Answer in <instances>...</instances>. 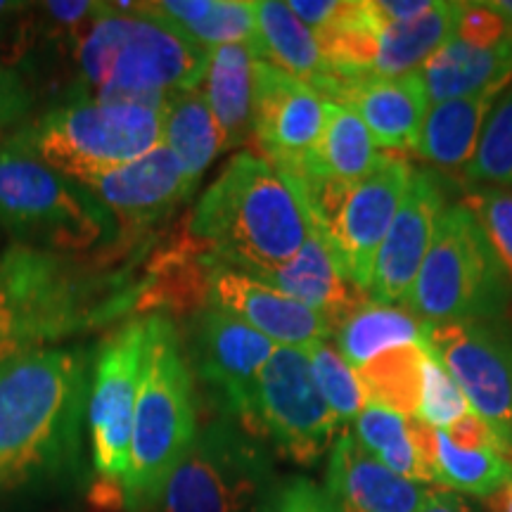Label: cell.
<instances>
[{
    "mask_svg": "<svg viewBox=\"0 0 512 512\" xmlns=\"http://www.w3.org/2000/svg\"><path fill=\"white\" fill-rule=\"evenodd\" d=\"M484 5L503 19L505 27H508V34L512 36V0H486Z\"/></svg>",
    "mask_w": 512,
    "mask_h": 512,
    "instance_id": "f6af8a7d",
    "label": "cell"
},
{
    "mask_svg": "<svg viewBox=\"0 0 512 512\" xmlns=\"http://www.w3.org/2000/svg\"><path fill=\"white\" fill-rule=\"evenodd\" d=\"M422 320L408 309L387 306L373 299L358 304L335 325V347L351 368L401 344L420 342Z\"/></svg>",
    "mask_w": 512,
    "mask_h": 512,
    "instance_id": "4dcf8cb0",
    "label": "cell"
},
{
    "mask_svg": "<svg viewBox=\"0 0 512 512\" xmlns=\"http://www.w3.org/2000/svg\"><path fill=\"white\" fill-rule=\"evenodd\" d=\"M147 344L150 316L126 320L105 339L95 358L93 394L88 401L93 463L107 486L119 489V494L131 460L133 415L143 382Z\"/></svg>",
    "mask_w": 512,
    "mask_h": 512,
    "instance_id": "4fadbf2b",
    "label": "cell"
},
{
    "mask_svg": "<svg viewBox=\"0 0 512 512\" xmlns=\"http://www.w3.org/2000/svg\"><path fill=\"white\" fill-rule=\"evenodd\" d=\"M430 105L508 86L512 81V36L494 48H477L453 36L420 67Z\"/></svg>",
    "mask_w": 512,
    "mask_h": 512,
    "instance_id": "cb8c5ba5",
    "label": "cell"
},
{
    "mask_svg": "<svg viewBox=\"0 0 512 512\" xmlns=\"http://www.w3.org/2000/svg\"><path fill=\"white\" fill-rule=\"evenodd\" d=\"M74 100L128 102L164 110L178 93L200 88L209 50L145 15L133 3H105L100 15L72 41Z\"/></svg>",
    "mask_w": 512,
    "mask_h": 512,
    "instance_id": "277c9868",
    "label": "cell"
},
{
    "mask_svg": "<svg viewBox=\"0 0 512 512\" xmlns=\"http://www.w3.org/2000/svg\"><path fill=\"white\" fill-rule=\"evenodd\" d=\"M467 411H470V406H467L458 384L453 382V377L446 373V368L441 366L437 358L427 354L425 363H422L418 418L434 427V430H448Z\"/></svg>",
    "mask_w": 512,
    "mask_h": 512,
    "instance_id": "8d00e7d4",
    "label": "cell"
},
{
    "mask_svg": "<svg viewBox=\"0 0 512 512\" xmlns=\"http://www.w3.org/2000/svg\"><path fill=\"white\" fill-rule=\"evenodd\" d=\"M27 8L29 5H24V3H5V0H0V27H3L10 17L19 15V12L27 10Z\"/></svg>",
    "mask_w": 512,
    "mask_h": 512,
    "instance_id": "bcb514c9",
    "label": "cell"
},
{
    "mask_svg": "<svg viewBox=\"0 0 512 512\" xmlns=\"http://www.w3.org/2000/svg\"><path fill=\"white\" fill-rule=\"evenodd\" d=\"M425 356L420 342L401 344L354 368L368 403L389 408L403 418H418Z\"/></svg>",
    "mask_w": 512,
    "mask_h": 512,
    "instance_id": "1f68e13d",
    "label": "cell"
},
{
    "mask_svg": "<svg viewBox=\"0 0 512 512\" xmlns=\"http://www.w3.org/2000/svg\"><path fill=\"white\" fill-rule=\"evenodd\" d=\"M508 27L494 10L484 3H463V15L458 19L456 38L477 48H494L508 38Z\"/></svg>",
    "mask_w": 512,
    "mask_h": 512,
    "instance_id": "f35d334b",
    "label": "cell"
},
{
    "mask_svg": "<svg viewBox=\"0 0 512 512\" xmlns=\"http://www.w3.org/2000/svg\"><path fill=\"white\" fill-rule=\"evenodd\" d=\"M446 207V190L439 176L430 169H415L406 197L375 256L373 285L368 292L373 302L408 304Z\"/></svg>",
    "mask_w": 512,
    "mask_h": 512,
    "instance_id": "ac0fdd59",
    "label": "cell"
},
{
    "mask_svg": "<svg viewBox=\"0 0 512 512\" xmlns=\"http://www.w3.org/2000/svg\"><path fill=\"white\" fill-rule=\"evenodd\" d=\"M287 8L302 19L313 34H318V31H323L335 19L342 3L339 0H290Z\"/></svg>",
    "mask_w": 512,
    "mask_h": 512,
    "instance_id": "7bdbcfd3",
    "label": "cell"
},
{
    "mask_svg": "<svg viewBox=\"0 0 512 512\" xmlns=\"http://www.w3.org/2000/svg\"><path fill=\"white\" fill-rule=\"evenodd\" d=\"M444 432H446V437L460 448H472V451L477 448V451L503 453V446L494 434V430H491V427L486 425V422L472 411H467L463 418L453 422V425ZM503 456H505V453H503Z\"/></svg>",
    "mask_w": 512,
    "mask_h": 512,
    "instance_id": "60d3db41",
    "label": "cell"
},
{
    "mask_svg": "<svg viewBox=\"0 0 512 512\" xmlns=\"http://www.w3.org/2000/svg\"><path fill=\"white\" fill-rule=\"evenodd\" d=\"M498 512H512V482L505 486L501 494L494 496Z\"/></svg>",
    "mask_w": 512,
    "mask_h": 512,
    "instance_id": "7dc6e473",
    "label": "cell"
},
{
    "mask_svg": "<svg viewBox=\"0 0 512 512\" xmlns=\"http://www.w3.org/2000/svg\"><path fill=\"white\" fill-rule=\"evenodd\" d=\"M204 304L230 313L275 347L309 349L335 335V320L294 302L252 275L204 256Z\"/></svg>",
    "mask_w": 512,
    "mask_h": 512,
    "instance_id": "e0dca14e",
    "label": "cell"
},
{
    "mask_svg": "<svg viewBox=\"0 0 512 512\" xmlns=\"http://www.w3.org/2000/svg\"><path fill=\"white\" fill-rule=\"evenodd\" d=\"M278 349L242 320L216 306H197L190 323L188 363L221 396L230 418L245 422L261 370Z\"/></svg>",
    "mask_w": 512,
    "mask_h": 512,
    "instance_id": "9a60e30c",
    "label": "cell"
},
{
    "mask_svg": "<svg viewBox=\"0 0 512 512\" xmlns=\"http://www.w3.org/2000/svg\"><path fill=\"white\" fill-rule=\"evenodd\" d=\"M162 133L164 110L157 107L72 100L31 121L8 145L86 183L157 150Z\"/></svg>",
    "mask_w": 512,
    "mask_h": 512,
    "instance_id": "52a82bcc",
    "label": "cell"
},
{
    "mask_svg": "<svg viewBox=\"0 0 512 512\" xmlns=\"http://www.w3.org/2000/svg\"><path fill=\"white\" fill-rule=\"evenodd\" d=\"M339 425L320 394L306 351L275 349L256 380L240 427L254 439L271 441L283 458L311 467L335 444Z\"/></svg>",
    "mask_w": 512,
    "mask_h": 512,
    "instance_id": "8fae6325",
    "label": "cell"
},
{
    "mask_svg": "<svg viewBox=\"0 0 512 512\" xmlns=\"http://www.w3.org/2000/svg\"><path fill=\"white\" fill-rule=\"evenodd\" d=\"M259 512H337V508L311 479L292 477L275 486L259 505Z\"/></svg>",
    "mask_w": 512,
    "mask_h": 512,
    "instance_id": "74e56055",
    "label": "cell"
},
{
    "mask_svg": "<svg viewBox=\"0 0 512 512\" xmlns=\"http://www.w3.org/2000/svg\"><path fill=\"white\" fill-rule=\"evenodd\" d=\"M31 110L29 88L24 86L17 69L0 62V126L17 124Z\"/></svg>",
    "mask_w": 512,
    "mask_h": 512,
    "instance_id": "ab89813d",
    "label": "cell"
},
{
    "mask_svg": "<svg viewBox=\"0 0 512 512\" xmlns=\"http://www.w3.org/2000/svg\"><path fill=\"white\" fill-rule=\"evenodd\" d=\"M330 102L349 107L366 124L380 150L387 155L413 152L418 147L430 98L420 72L403 76H351L339 79Z\"/></svg>",
    "mask_w": 512,
    "mask_h": 512,
    "instance_id": "d6986e66",
    "label": "cell"
},
{
    "mask_svg": "<svg viewBox=\"0 0 512 512\" xmlns=\"http://www.w3.org/2000/svg\"><path fill=\"white\" fill-rule=\"evenodd\" d=\"M306 223H309V235H306V242L290 264L259 275L256 280L271 285L273 290L283 292L285 297L294 299V302L323 313V316L335 320L337 325L339 320L354 311L358 304L366 302L368 297L366 292L356 290L344 278L335 256H332L323 235L313 226L309 216H306Z\"/></svg>",
    "mask_w": 512,
    "mask_h": 512,
    "instance_id": "44dd1931",
    "label": "cell"
},
{
    "mask_svg": "<svg viewBox=\"0 0 512 512\" xmlns=\"http://www.w3.org/2000/svg\"><path fill=\"white\" fill-rule=\"evenodd\" d=\"M304 351L309 356L313 377H316L320 394L328 401L330 411L335 413L339 422H354L358 413L368 406V396L363 392L356 370L344 361V356L330 342L311 344Z\"/></svg>",
    "mask_w": 512,
    "mask_h": 512,
    "instance_id": "e575fe53",
    "label": "cell"
},
{
    "mask_svg": "<svg viewBox=\"0 0 512 512\" xmlns=\"http://www.w3.org/2000/svg\"><path fill=\"white\" fill-rule=\"evenodd\" d=\"M252 133L266 159L287 176L302 174L323 138L325 98L283 69L254 60Z\"/></svg>",
    "mask_w": 512,
    "mask_h": 512,
    "instance_id": "5bb4252c",
    "label": "cell"
},
{
    "mask_svg": "<svg viewBox=\"0 0 512 512\" xmlns=\"http://www.w3.org/2000/svg\"><path fill=\"white\" fill-rule=\"evenodd\" d=\"M271 460L233 418L197 427L195 441L166 482L162 512H249L264 503Z\"/></svg>",
    "mask_w": 512,
    "mask_h": 512,
    "instance_id": "30bf717a",
    "label": "cell"
},
{
    "mask_svg": "<svg viewBox=\"0 0 512 512\" xmlns=\"http://www.w3.org/2000/svg\"><path fill=\"white\" fill-rule=\"evenodd\" d=\"M505 88L508 86H494L467 98L430 105L415 155L439 169H467L477 152L486 119Z\"/></svg>",
    "mask_w": 512,
    "mask_h": 512,
    "instance_id": "d4e9b609",
    "label": "cell"
},
{
    "mask_svg": "<svg viewBox=\"0 0 512 512\" xmlns=\"http://www.w3.org/2000/svg\"><path fill=\"white\" fill-rule=\"evenodd\" d=\"M420 344L463 392L467 406L494 430L512 460V330L501 318L425 323Z\"/></svg>",
    "mask_w": 512,
    "mask_h": 512,
    "instance_id": "7c38bea8",
    "label": "cell"
},
{
    "mask_svg": "<svg viewBox=\"0 0 512 512\" xmlns=\"http://www.w3.org/2000/svg\"><path fill=\"white\" fill-rule=\"evenodd\" d=\"M465 178L470 183H486L489 188H512V81L486 119Z\"/></svg>",
    "mask_w": 512,
    "mask_h": 512,
    "instance_id": "836d02e7",
    "label": "cell"
},
{
    "mask_svg": "<svg viewBox=\"0 0 512 512\" xmlns=\"http://www.w3.org/2000/svg\"><path fill=\"white\" fill-rule=\"evenodd\" d=\"M413 171L403 157L387 155L380 169L351 185L283 174L304 214L323 235L339 271L356 290L370 292L375 256L406 197Z\"/></svg>",
    "mask_w": 512,
    "mask_h": 512,
    "instance_id": "9c48e42d",
    "label": "cell"
},
{
    "mask_svg": "<svg viewBox=\"0 0 512 512\" xmlns=\"http://www.w3.org/2000/svg\"><path fill=\"white\" fill-rule=\"evenodd\" d=\"M145 15L162 19L171 29L204 50L256 43V10L247 0H157L136 3Z\"/></svg>",
    "mask_w": 512,
    "mask_h": 512,
    "instance_id": "484cf974",
    "label": "cell"
},
{
    "mask_svg": "<svg viewBox=\"0 0 512 512\" xmlns=\"http://www.w3.org/2000/svg\"><path fill=\"white\" fill-rule=\"evenodd\" d=\"M351 434L377 463L389 467L396 475L411 479V482L430 484V477H427L418 451H415L408 418L377 406V403H368L354 420Z\"/></svg>",
    "mask_w": 512,
    "mask_h": 512,
    "instance_id": "d6a6232c",
    "label": "cell"
},
{
    "mask_svg": "<svg viewBox=\"0 0 512 512\" xmlns=\"http://www.w3.org/2000/svg\"><path fill=\"white\" fill-rule=\"evenodd\" d=\"M252 72L254 55L247 46L209 50L202 93L221 128L226 150L252 136Z\"/></svg>",
    "mask_w": 512,
    "mask_h": 512,
    "instance_id": "83f0119b",
    "label": "cell"
},
{
    "mask_svg": "<svg viewBox=\"0 0 512 512\" xmlns=\"http://www.w3.org/2000/svg\"><path fill=\"white\" fill-rule=\"evenodd\" d=\"M140 252L83 261L10 245L0 254V361L145 309L155 271L136 273Z\"/></svg>",
    "mask_w": 512,
    "mask_h": 512,
    "instance_id": "6da1fadb",
    "label": "cell"
},
{
    "mask_svg": "<svg viewBox=\"0 0 512 512\" xmlns=\"http://www.w3.org/2000/svg\"><path fill=\"white\" fill-rule=\"evenodd\" d=\"M430 491L377 463L351 432L339 434L330 448L325 494L337 512H418Z\"/></svg>",
    "mask_w": 512,
    "mask_h": 512,
    "instance_id": "ffe728a7",
    "label": "cell"
},
{
    "mask_svg": "<svg viewBox=\"0 0 512 512\" xmlns=\"http://www.w3.org/2000/svg\"><path fill=\"white\" fill-rule=\"evenodd\" d=\"M197 434L192 370L183 339L162 313L150 316L143 382L133 415L131 460L121 501L128 512H155Z\"/></svg>",
    "mask_w": 512,
    "mask_h": 512,
    "instance_id": "5b68a950",
    "label": "cell"
},
{
    "mask_svg": "<svg viewBox=\"0 0 512 512\" xmlns=\"http://www.w3.org/2000/svg\"><path fill=\"white\" fill-rule=\"evenodd\" d=\"M81 185L110 209L119 226L117 249L121 252L140 249L136 242L150 238L159 223L192 195V185L166 145Z\"/></svg>",
    "mask_w": 512,
    "mask_h": 512,
    "instance_id": "2e32d148",
    "label": "cell"
},
{
    "mask_svg": "<svg viewBox=\"0 0 512 512\" xmlns=\"http://www.w3.org/2000/svg\"><path fill=\"white\" fill-rule=\"evenodd\" d=\"M256 10V43L252 48L254 60H264L283 69L325 100L332 98L339 79L332 72L328 57L320 48L318 38L287 3L278 0H259Z\"/></svg>",
    "mask_w": 512,
    "mask_h": 512,
    "instance_id": "7402d4cb",
    "label": "cell"
},
{
    "mask_svg": "<svg viewBox=\"0 0 512 512\" xmlns=\"http://www.w3.org/2000/svg\"><path fill=\"white\" fill-rule=\"evenodd\" d=\"M306 235L304 207L283 171L238 152L195 204L185 238L216 264L259 278L290 264Z\"/></svg>",
    "mask_w": 512,
    "mask_h": 512,
    "instance_id": "3957f363",
    "label": "cell"
},
{
    "mask_svg": "<svg viewBox=\"0 0 512 512\" xmlns=\"http://www.w3.org/2000/svg\"><path fill=\"white\" fill-rule=\"evenodd\" d=\"M0 226L15 245L50 254L117 249L119 226L91 190L15 147H0Z\"/></svg>",
    "mask_w": 512,
    "mask_h": 512,
    "instance_id": "8992f818",
    "label": "cell"
},
{
    "mask_svg": "<svg viewBox=\"0 0 512 512\" xmlns=\"http://www.w3.org/2000/svg\"><path fill=\"white\" fill-rule=\"evenodd\" d=\"M460 15H463V3H434L432 10L422 17L382 29L377 34L370 74L403 76L420 72L422 64L456 36Z\"/></svg>",
    "mask_w": 512,
    "mask_h": 512,
    "instance_id": "f1b7e54d",
    "label": "cell"
},
{
    "mask_svg": "<svg viewBox=\"0 0 512 512\" xmlns=\"http://www.w3.org/2000/svg\"><path fill=\"white\" fill-rule=\"evenodd\" d=\"M432 5V0H368L370 15L380 29L418 19L427 10H432Z\"/></svg>",
    "mask_w": 512,
    "mask_h": 512,
    "instance_id": "b9f144b4",
    "label": "cell"
},
{
    "mask_svg": "<svg viewBox=\"0 0 512 512\" xmlns=\"http://www.w3.org/2000/svg\"><path fill=\"white\" fill-rule=\"evenodd\" d=\"M463 204L475 214L512 285V192L477 188L467 192Z\"/></svg>",
    "mask_w": 512,
    "mask_h": 512,
    "instance_id": "d590c367",
    "label": "cell"
},
{
    "mask_svg": "<svg viewBox=\"0 0 512 512\" xmlns=\"http://www.w3.org/2000/svg\"><path fill=\"white\" fill-rule=\"evenodd\" d=\"M162 145L174 152L192 190L202 181L207 166L226 150L221 128L200 88L174 95L164 107Z\"/></svg>",
    "mask_w": 512,
    "mask_h": 512,
    "instance_id": "f546056e",
    "label": "cell"
},
{
    "mask_svg": "<svg viewBox=\"0 0 512 512\" xmlns=\"http://www.w3.org/2000/svg\"><path fill=\"white\" fill-rule=\"evenodd\" d=\"M86 358L36 349L0 361V494L76 465Z\"/></svg>",
    "mask_w": 512,
    "mask_h": 512,
    "instance_id": "7a4b0ae2",
    "label": "cell"
},
{
    "mask_svg": "<svg viewBox=\"0 0 512 512\" xmlns=\"http://www.w3.org/2000/svg\"><path fill=\"white\" fill-rule=\"evenodd\" d=\"M512 285L482 226L463 202L448 204L406 309L425 323L501 318Z\"/></svg>",
    "mask_w": 512,
    "mask_h": 512,
    "instance_id": "ba28073f",
    "label": "cell"
},
{
    "mask_svg": "<svg viewBox=\"0 0 512 512\" xmlns=\"http://www.w3.org/2000/svg\"><path fill=\"white\" fill-rule=\"evenodd\" d=\"M408 427L430 484L453 494L494 498L512 482V460L503 453L460 448L444 430H434L420 418H408Z\"/></svg>",
    "mask_w": 512,
    "mask_h": 512,
    "instance_id": "603a6c76",
    "label": "cell"
},
{
    "mask_svg": "<svg viewBox=\"0 0 512 512\" xmlns=\"http://www.w3.org/2000/svg\"><path fill=\"white\" fill-rule=\"evenodd\" d=\"M418 512H472L470 505L463 496L453 494V491H430L425 505Z\"/></svg>",
    "mask_w": 512,
    "mask_h": 512,
    "instance_id": "ee69618b",
    "label": "cell"
},
{
    "mask_svg": "<svg viewBox=\"0 0 512 512\" xmlns=\"http://www.w3.org/2000/svg\"><path fill=\"white\" fill-rule=\"evenodd\" d=\"M328 121L311 164L294 178H320L332 183H358L368 178L387 157L349 107L325 100ZM287 176V174H285Z\"/></svg>",
    "mask_w": 512,
    "mask_h": 512,
    "instance_id": "4316f807",
    "label": "cell"
}]
</instances>
